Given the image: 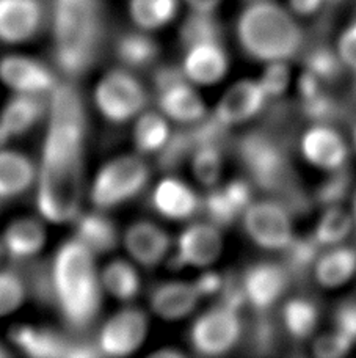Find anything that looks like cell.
Masks as SVG:
<instances>
[{
  "instance_id": "cell-59",
  "label": "cell",
  "mask_w": 356,
  "mask_h": 358,
  "mask_svg": "<svg viewBox=\"0 0 356 358\" xmlns=\"http://www.w3.org/2000/svg\"><path fill=\"white\" fill-rule=\"evenodd\" d=\"M251 2H258V0H251Z\"/></svg>"
},
{
  "instance_id": "cell-58",
  "label": "cell",
  "mask_w": 356,
  "mask_h": 358,
  "mask_svg": "<svg viewBox=\"0 0 356 358\" xmlns=\"http://www.w3.org/2000/svg\"><path fill=\"white\" fill-rule=\"evenodd\" d=\"M327 2H332V3H334V2H341V0H327Z\"/></svg>"
},
{
  "instance_id": "cell-37",
  "label": "cell",
  "mask_w": 356,
  "mask_h": 358,
  "mask_svg": "<svg viewBox=\"0 0 356 358\" xmlns=\"http://www.w3.org/2000/svg\"><path fill=\"white\" fill-rule=\"evenodd\" d=\"M193 151L195 142L190 127L184 131L171 132L168 142L157 152L158 165H161L163 170H175L176 167H179L187 157L192 156Z\"/></svg>"
},
{
  "instance_id": "cell-33",
  "label": "cell",
  "mask_w": 356,
  "mask_h": 358,
  "mask_svg": "<svg viewBox=\"0 0 356 358\" xmlns=\"http://www.w3.org/2000/svg\"><path fill=\"white\" fill-rule=\"evenodd\" d=\"M319 322V308L308 299L289 300L283 308V324L288 334L295 340L311 336Z\"/></svg>"
},
{
  "instance_id": "cell-57",
  "label": "cell",
  "mask_w": 356,
  "mask_h": 358,
  "mask_svg": "<svg viewBox=\"0 0 356 358\" xmlns=\"http://www.w3.org/2000/svg\"><path fill=\"white\" fill-rule=\"evenodd\" d=\"M353 94H355V98H356V82H355V87H353Z\"/></svg>"
},
{
  "instance_id": "cell-12",
  "label": "cell",
  "mask_w": 356,
  "mask_h": 358,
  "mask_svg": "<svg viewBox=\"0 0 356 358\" xmlns=\"http://www.w3.org/2000/svg\"><path fill=\"white\" fill-rule=\"evenodd\" d=\"M0 80L16 94L49 96L59 85L47 65L27 55H6L0 60Z\"/></svg>"
},
{
  "instance_id": "cell-49",
  "label": "cell",
  "mask_w": 356,
  "mask_h": 358,
  "mask_svg": "<svg viewBox=\"0 0 356 358\" xmlns=\"http://www.w3.org/2000/svg\"><path fill=\"white\" fill-rule=\"evenodd\" d=\"M275 327H273L272 322H269V319H260V321H258L253 335L254 346L265 352L267 349L275 344Z\"/></svg>"
},
{
  "instance_id": "cell-42",
  "label": "cell",
  "mask_w": 356,
  "mask_h": 358,
  "mask_svg": "<svg viewBox=\"0 0 356 358\" xmlns=\"http://www.w3.org/2000/svg\"><path fill=\"white\" fill-rule=\"evenodd\" d=\"M259 84L267 94V98H278L284 94L290 84V71L288 62H270L267 63Z\"/></svg>"
},
{
  "instance_id": "cell-23",
  "label": "cell",
  "mask_w": 356,
  "mask_h": 358,
  "mask_svg": "<svg viewBox=\"0 0 356 358\" xmlns=\"http://www.w3.org/2000/svg\"><path fill=\"white\" fill-rule=\"evenodd\" d=\"M46 228L36 219H17L5 228L0 245L11 259L35 258L46 245Z\"/></svg>"
},
{
  "instance_id": "cell-5",
  "label": "cell",
  "mask_w": 356,
  "mask_h": 358,
  "mask_svg": "<svg viewBox=\"0 0 356 358\" xmlns=\"http://www.w3.org/2000/svg\"><path fill=\"white\" fill-rule=\"evenodd\" d=\"M148 164L138 156H119L101 167L90 187V200L98 210H109L131 201L149 181Z\"/></svg>"
},
{
  "instance_id": "cell-52",
  "label": "cell",
  "mask_w": 356,
  "mask_h": 358,
  "mask_svg": "<svg viewBox=\"0 0 356 358\" xmlns=\"http://www.w3.org/2000/svg\"><path fill=\"white\" fill-rule=\"evenodd\" d=\"M192 11H201V13H214L217 10L221 0H184Z\"/></svg>"
},
{
  "instance_id": "cell-34",
  "label": "cell",
  "mask_w": 356,
  "mask_h": 358,
  "mask_svg": "<svg viewBox=\"0 0 356 358\" xmlns=\"http://www.w3.org/2000/svg\"><path fill=\"white\" fill-rule=\"evenodd\" d=\"M181 41L186 48L193 44L221 41V25L214 16V13L192 11L181 25Z\"/></svg>"
},
{
  "instance_id": "cell-3",
  "label": "cell",
  "mask_w": 356,
  "mask_h": 358,
  "mask_svg": "<svg viewBox=\"0 0 356 358\" xmlns=\"http://www.w3.org/2000/svg\"><path fill=\"white\" fill-rule=\"evenodd\" d=\"M237 38L248 57L264 63L288 62L303 46V30L294 16L270 0L251 2L242 11Z\"/></svg>"
},
{
  "instance_id": "cell-53",
  "label": "cell",
  "mask_w": 356,
  "mask_h": 358,
  "mask_svg": "<svg viewBox=\"0 0 356 358\" xmlns=\"http://www.w3.org/2000/svg\"><path fill=\"white\" fill-rule=\"evenodd\" d=\"M152 357H158V358H165V357L181 358V357H184V354L179 352V350H176V349H161V350H157V352L152 354Z\"/></svg>"
},
{
  "instance_id": "cell-30",
  "label": "cell",
  "mask_w": 356,
  "mask_h": 358,
  "mask_svg": "<svg viewBox=\"0 0 356 358\" xmlns=\"http://www.w3.org/2000/svg\"><path fill=\"white\" fill-rule=\"evenodd\" d=\"M179 0H129V15L137 29L154 31L168 25L177 15Z\"/></svg>"
},
{
  "instance_id": "cell-47",
  "label": "cell",
  "mask_w": 356,
  "mask_h": 358,
  "mask_svg": "<svg viewBox=\"0 0 356 358\" xmlns=\"http://www.w3.org/2000/svg\"><path fill=\"white\" fill-rule=\"evenodd\" d=\"M223 190L234 203V206L240 210V214H244V210L253 203L251 184L244 181V179H234V181L225 185Z\"/></svg>"
},
{
  "instance_id": "cell-16",
  "label": "cell",
  "mask_w": 356,
  "mask_h": 358,
  "mask_svg": "<svg viewBox=\"0 0 356 358\" xmlns=\"http://www.w3.org/2000/svg\"><path fill=\"white\" fill-rule=\"evenodd\" d=\"M44 8L40 0H0V41L25 43L40 31Z\"/></svg>"
},
{
  "instance_id": "cell-1",
  "label": "cell",
  "mask_w": 356,
  "mask_h": 358,
  "mask_svg": "<svg viewBox=\"0 0 356 358\" xmlns=\"http://www.w3.org/2000/svg\"><path fill=\"white\" fill-rule=\"evenodd\" d=\"M93 252L75 238L63 242L49 267L50 300L69 327L84 330L96 319L103 285Z\"/></svg>"
},
{
  "instance_id": "cell-60",
  "label": "cell",
  "mask_w": 356,
  "mask_h": 358,
  "mask_svg": "<svg viewBox=\"0 0 356 358\" xmlns=\"http://www.w3.org/2000/svg\"><path fill=\"white\" fill-rule=\"evenodd\" d=\"M0 248H2V245H0Z\"/></svg>"
},
{
  "instance_id": "cell-10",
  "label": "cell",
  "mask_w": 356,
  "mask_h": 358,
  "mask_svg": "<svg viewBox=\"0 0 356 358\" xmlns=\"http://www.w3.org/2000/svg\"><path fill=\"white\" fill-rule=\"evenodd\" d=\"M149 330V319L140 308H123L104 322L99 330L96 346L101 355L127 357L144 343Z\"/></svg>"
},
{
  "instance_id": "cell-7",
  "label": "cell",
  "mask_w": 356,
  "mask_h": 358,
  "mask_svg": "<svg viewBox=\"0 0 356 358\" xmlns=\"http://www.w3.org/2000/svg\"><path fill=\"white\" fill-rule=\"evenodd\" d=\"M239 156L260 187L284 195L294 189L290 167L281 146L262 134H251L239 143Z\"/></svg>"
},
{
  "instance_id": "cell-38",
  "label": "cell",
  "mask_w": 356,
  "mask_h": 358,
  "mask_svg": "<svg viewBox=\"0 0 356 358\" xmlns=\"http://www.w3.org/2000/svg\"><path fill=\"white\" fill-rule=\"evenodd\" d=\"M201 209H205L209 222L218 228L230 227L242 217L240 210L234 206L223 187L209 192L205 200L201 201Z\"/></svg>"
},
{
  "instance_id": "cell-9",
  "label": "cell",
  "mask_w": 356,
  "mask_h": 358,
  "mask_svg": "<svg viewBox=\"0 0 356 358\" xmlns=\"http://www.w3.org/2000/svg\"><path fill=\"white\" fill-rule=\"evenodd\" d=\"M242 322L239 311L217 305L196 319L190 329V344L196 354L220 357L230 352L239 343Z\"/></svg>"
},
{
  "instance_id": "cell-46",
  "label": "cell",
  "mask_w": 356,
  "mask_h": 358,
  "mask_svg": "<svg viewBox=\"0 0 356 358\" xmlns=\"http://www.w3.org/2000/svg\"><path fill=\"white\" fill-rule=\"evenodd\" d=\"M336 330L342 331L356 343V299L342 302L334 311Z\"/></svg>"
},
{
  "instance_id": "cell-6",
  "label": "cell",
  "mask_w": 356,
  "mask_h": 358,
  "mask_svg": "<svg viewBox=\"0 0 356 358\" xmlns=\"http://www.w3.org/2000/svg\"><path fill=\"white\" fill-rule=\"evenodd\" d=\"M94 104L110 123L135 120L148 106V92L131 69L117 68L107 73L94 88Z\"/></svg>"
},
{
  "instance_id": "cell-24",
  "label": "cell",
  "mask_w": 356,
  "mask_h": 358,
  "mask_svg": "<svg viewBox=\"0 0 356 358\" xmlns=\"http://www.w3.org/2000/svg\"><path fill=\"white\" fill-rule=\"evenodd\" d=\"M11 341L25 355L34 358H61L68 357L71 341L61 334L34 325H19L11 330Z\"/></svg>"
},
{
  "instance_id": "cell-41",
  "label": "cell",
  "mask_w": 356,
  "mask_h": 358,
  "mask_svg": "<svg viewBox=\"0 0 356 358\" xmlns=\"http://www.w3.org/2000/svg\"><path fill=\"white\" fill-rule=\"evenodd\" d=\"M342 65L338 52L328 48H316L306 55V71L313 73L322 82H332L338 78Z\"/></svg>"
},
{
  "instance_id": "cell-28",
  "label": "cell",
  "mask_w": 356,
  "mask_h": 358,
  "mask_svg": "<svg viewBox=\"0 0 356 358\" xmlns=\"http://www.w3.org/2000/svg\"><path fill=\"white\" fill-rule=\"evenodd\" d=\"M317 283L323 287H339L356 273V250L350 247L334 245L320 255L313 267Z\"/></svg>"
},
{
  "instance_id": "cell-14",
  "label": "cell",
  "mask_w": 356,
  "mask_h": 358,
  "mask_svg": "<svg viewBox=\"0 0 356 358\" xmlns=\"http://www.w3.org/2000/svg\"><path fill=\"white\" fill-rule=\"evenodd\" d=\"M302 152L311 165L329 173L344 169L348 159V146L344 137L325 123H317L304 132Z\"/></svg>"
},
{
  "instance_id": "cell-31",
  "label": "cell",
  "mask_w": 356,
  "mask_h": 358,
  "mask_svg": "<svg viewBox=\"0 0 356 358\" xmlns=\"http://www.w3.org/2000/svg\"><path fill=\"white\" fill-rule=\"evenodd\" d=\"M99 275L103 289L121 302H129L140 292L142 281L137 268L124 259L112 261Z\"/></svg>"
},
{
  "instance_id": "cell-54",
  "label": "cell",
  "mask_w": 356,
  "mask_h": 358,
  "mask_svg": "<svg viewBox=\"0 0 356 358\" xmlns=\"http://www.w3.org/2000/svg\"><path fill=\"white\" fill-rule=\"evenodd\" d=\"M353 222H355V228H356V195H355V201H353Z\"/></svg>"
},
{
  "instance_id": "cell-25",
  "label": "cell",
  "mask_w": 356,
  "mask_h": 358,
  "mask_svg": "<svg viewBox=\"0 0 356 358\" xmlns=\"http://www.w3.org/2000/svg\"><path fill=\"white\" fill-rule=\"evenodd\" d=\"M38 167L19 151L0 148V201L27 192L36 182Z\"/></svg>"
},
{
  "instance_id": "cell-40",
  "label": "cell",
  "mask_w": 356,
  "mask_h": 358,
  "mask_svg": "<svg viewBox=\"0 0 356 358\" xmlns=\"http://www.w3.org/2000/svg\"><path fill=\"white\" fill-rule=\"evenodd\" d=\"M352 187V175L344 169L332 171L325 181H323L316 192V201L323 208L336 206L346 200Z\"/></svg>"
},
{
  "instance_id": "cell-43",
  "label": "cell",
  "mask_w": 356,
  "mask_h": 358,
  "mask_svg": "<svg viewBox=\"0 0 356 358\" xmlns=\"http://www.w3.org/2000/svg\"><path fill=\"white\" fill-rule=\"evenodd\" d=\"M355 341L352 338L334 330L332 334L317 338L313 346V354L319 358H341L350 352Z\"/></svg>"
},
{
  "instance_id": "cell-26",
  "label": "cell",
  "mask_w": 356,
  "mask_h": 358,
  "mask_svg": "<svg viewBox=\"0 0 356 358\" xmlns=\"http://www.w3.org/2000/svg\"><path fill=\"white\" fill-rule=\"evenodd\" d=\"M74 238L94 255H103L118 245V229L101 213L79 214L74 220Z\"/></svg>"
},
{
  "instance_id": "cell-2",
  "label": "cell",
  "mask_w": 356,
  "mask_h": 358,
  "mask_svg": "<svg viewBox=\"0 0 356 358\" xmlns=\"http://www.w3.org/2000/svg\"><path fill=\"white\" fill-rule=\"evenodd\" d=\"M54 60L66 78H79L96 63L104 43L98 0H55Z\"/></svg>"
},
{
  "instance_id": "cell-20",
  "label": "cell",
  "mask_w": 356,
  "mask_h": 358,
  "mask_svg": "<svg viewBox=\"0 0 356 358\" xmlns=\"http://www.w3.org/2000/svg\"><path fill=\"white\" fill-rule=\"evenodd\" d=\"M198 194L181 179L163 178L152 190L151 203L158 215L168 220H188L201 209Z\"/></svg>"
},
{
  "instance_id": "cell-50",
  "label": "cell",
  "mask_w": 356,
  "mask_h": 358,
  "mask_svg": "<svg viewBox=\"0 0 356 358\" xmlns=\"http://www.w3.org/2000/svg\"><path fill=\"white\" fill-rule=\"evenodd\" d=\"M186 80V76L182 73V68L175 66H162L154 73V87L156 92L168 88L171 85L177 84V82Z\"/></svg>"
},
{
  "instance_id": "cell-13",
  "label": "cell",
  "mask_w": 356,
  "mask_h": 358,
  "mask_svg": "<svg viewBox=\"0 0 356 358\" xmlns=\"http://www.w3.org/2000/svg\"><path fill=\"white\" fill-rule=\"evenodd\" d=\"M290 272L284 264L258 263L251 266L242 278L246 303L258 311L275 305L289 286Z\"/></svg>"
},
{
  "instance_id": "cell-11",
  "label": "cell",
  "mask_w": 356,
  "mask_h": 358,
  "mask_svg": "<svg viewBox=\"0 0 356 358\" xmlns=\"http://www.w3.org/2000/svg\"><path fill=\"white\" fill-rule=\"evenodd\" d=\"M221 228L211 222L188 225L176 242V253L171 263L176 268L184 266L207 267L214 264L223 252Z\"/></svg>"
},
{
  "instance_id": "cell-22",
  "label": "cell",
  "mask_w": 356,
  "mask_h": 358,
  "mask_svg": "<svg viewBox=\"0 0 356 358\" xmlns=\"http://www.w3.org/2000/svg\"><path fill=\"white\" fill-rule=\"evenodd\" d=\"M157 106L161 113L176 123L192 126L207 117L205 101L187 79L157 92Z\"/></svg>"
},
{
  "instance_id": "cell-55",
  "label": "cell",
  "mask_w": 356,
  "mask_h": 358,
  "mask_svg": "<svg viewBox=\"0 0 356 358\" xmlns=\"http://www.w3.org/2000/svg\"><path fill=\"white\" fill-rule=\"evenodd\" d=\"M3 357H8V352L3 349V346H0V358H3Z\"/></svg>"
},
{
  "instance_id": "cell-36",
  "label": "cell",
  "mask_w": 356,
  "mask_h": 358,
  "mask_svg": "<svg viewBox=\"0 0 356 358\" xmlns=\"http://www.w3.org/2000/svg\"><path fill=\"white\" fill-rule=\"evenodd\" d=\"M320 245L313 236L309 238H294V241L284 248L285 268L289 272H304L313 268L317 258L320 257Z\"/></svg>"
},
{
  "instance_id": "cell-35",
  "label": "cell",
  "mask_w": 356,
  "mask_h": 358,
  "mask_svg": "<svg viewBox=\"0 0 356 358\" xmlns=\"http://www.w3.org/2000/svg\"><path fill=\"white\" fill-rule=\"evenodd\" d=\"M190 157H192L195 178L206 187H214L220 181L223 170V148L215 145H202L195 148Z\"/></svg>"
},
{
  "instance_id": "cell-27",
  "label": "cell",
  "mask_w": 356,
  "mask_h": 358,
  "mask_svg": "<svg viewBox=\"0 0 356 358\" xmlns=\"http://www.w3.org/2000/svg\"><path fill=\"white\" fill-rule=\"evenodd\" d=\"M115 54L126 69H146L157 62L161 48L149 31L137 29L119 35Z\"/></svg>"
},
{
  "instance_id": "cell-29",
  "label": "cell",
  "mask_w": 356,
  "mask_h": 358,
  "mask_svg": "<svg viewBox=\"0 0 356 358\" xmlns=\"http://www.w3.org/2000/svg\"><path fill=\"white\" fill-rule=\"evenodd\" d=\"M133 126V145L142 155L161 151L171 136L168 118L158 112H142Z\"/></svg>"
},
{
  "instance_id": "cell-45",
  "label": "cell",
  "mask_w": 356,
  "mask_h": 358,
  "mask_svg": "<svg viewBox=\"0 0 356 358\" xmlns=\"http://www.w3.org/2000/svg\"><path fill=\"white\" fill-rule=\"evenodd\" d=\"M336 52H338L342 65L356 74V19L342 31Z\"/></svg>"
},
{
  "instance_id": "cell-15",
  "label": "cell",
  "mask_w": 356,
  "mask_h": 358,
  "mask_svg": "<svg viewBox=\"0 0 356 358\" xmlns=\"http://www.w3.org/2000/svg\"><path fill=\"white\" fill-rule=\"evenodd\" d=\"M267 94L259 80L245 79L234 84L221 96L214 110V117L226 127H232L256 117L267 102Z\"/></svg>"
},
{
  "instance_id": "cell-48",
  "label": "cell",
  "mask_w": 356,
  "mask_h": 358,
  "mask_svg": "<svg viewBox=\"0 0 356 358\" xmlns=\"http://www.w3.org/2000/svg\"><path fill=\"white\" fill-rule=\"evenodd\" d=\"M225 280L226 278L223 275L207 271L205 273H201L200 278L193 281V283L196 287H198L201 297H206V296H215V294H220L221 287L225 285Z\"/></svg>"
},
{
  "instance_id": "cell-39",
  "label": "cell",
  "mask_w": 356,
  "mask_h": 358,
  "mask_svg": "<svg viewBox=\"0 0 356 358\" xmlns=\"http://www.w3.org/2000/svg\"><path fill=\"white\" fill-rule=\"evenodd\" d=\"M27 297V285L21 275L0 271V317L15 313Z\"/></svg>"
},
{
  "instance_id": "cell-4",
  "label": "cell",
  "mask_w": 356,
  "mask_h": 358,
  "mask_svg": "<svg viewBox=\"0 0 356 358\" xmlns=\"http://www.w3.org/2000/svg\"><path fill=\"white\" fill-rule=\"evenodd\" d=\"M84 198V151L43 148L36 176V204L52 223L74 222Z\"/></svg>"
},
{
  "instance_id": "cell-17",
  "label": "cell",
  "mask_w": 356,
  "mask_h": 358,
  "mask_svg": "<svg viewBox=\"0 0 356 358\" xmlns=\"http://www.w3.org/2000/svg\"><path fill=\"white\" fill-rule=\"evenodd\" d=\"M228 54L221 41L193 44L187 48L182 62V73L193 85H214L228 73Z\"/></svg>"
},
{
  "instance_id": "cell-8",
  "label": "cell",
  "mask_w": 356,
  "mask_h": 358,
  "mask_svg": "<svg viewBox=\"0 0 356 358\" xmlns=\"http://www.w3.org/2000/svg\"><path fill=\"white\" fill-rule=\"evenodd\" d=\"M248 238L265 250H284L295 238L290 209L279 200L253 201L242 214Z\"/></svg>"
},
{
  "instance_id": "cell-19",
  "label": "cell",
  "mask_w": 356,
  "mask_h": 358,
  "mask_svg": "<svg viewBox=\"0 0 356 358\" xmlns=\"http://www.w3.org/2000/svg\"><path fill=\"white\" fill-rule=\"evenodd\" d=\"M47 107L49 99L44 96L15 93L0 112V148L11 138L27 134L44 117Z\"/></svg>"
},
{
  "instance_id": "cell-51",
  "label": "cell",
  "mask_w": 356,
  "mask_h": 358,
  "mask_svg": "<svg viewBox=\"0 0 356 358\" xmlns=\"http://www.w3.org/2000/svg\"><path fill=\"white\" fill-rule=\"evenodd\" d=\"M327 0H289V5L294 13L300 16H309L316 13Z\"/></svg>"
},
{
  "instance_id": "cell-56",
  "label": "cell",
  "mask_w": 356,
  "mask_h": 358,
  "mask_svg": "<svg viewBox=\"0 0 356 358\" xmlns=\"http://www.w3.org/2000/svg\"><path fill=\"white\" fill-rule=\"evenodd\" d=\"M353 150L356 152V126H355V129H353Z\"/></svg>"
},
{
  "instance_id": "cell-18",
  "label": "cell",
  "mask_w": 356,
  "mask_h": 358,
  "mask_svg": "<svg viewBox=\"0 0 356 358\" xmlns=\"http://www.w3.org/2000/svg\"><path fill=\"white\" fill-rule=\"evenodd\" d=\"M123 242L129 257L143 267L161 264L171 248L168 233L148 220L132 223L126 229Z\"/></svg>"
},
{
  "instance_id": "cell-44",
  "label": "cell",
  "mask_w": 356,
  "mask_h": 358,
  "mask_svg": "<svg viewBox=\"0 0 356 358\" xmlns=\"http://www.w3.org/2000/svg\"><path fill=\"white\" fill-rule=\"evenodd\" d=\"M303 110L311 120L317 121V123H325V121L334 117L336 112H338V106L322 88L320 92L303 99Z\"/></svg>"
},
{
  "instance_id": "cell-32",
  "label": "cell",
  "mask_w": 356,
  "mask_h": 358,
  "mask_svg": "<svg viewBox=\"0 0 356 358\" xmlns=\"http://www.w3.org/2000/svg\"><path fill=\"white\" fill-rule=\"evenodd\" d=\"M353 227V215L347 213L341 204L328 206L314 228L313 238L320 247H334L344 242Z\"/></svg>"
},
{
  "instance_id": "cell-21",
  "label": "cell",
  "mask_w": 356,
  "mask_h": 358,
  "mask_svg": "<svg viewBox=\"0 0 356 358\" xmlns=\"http://www.w3.org/2000/svg\"><path fill=\"white\" fill-rule=\"evenodd\" d=\"M201 300V294L195 283L187 281H167L154 287L149 305L154 315L165 321H179L187 317Z\"/></svg>"
}]
</instances>
